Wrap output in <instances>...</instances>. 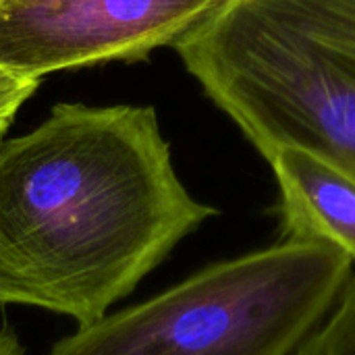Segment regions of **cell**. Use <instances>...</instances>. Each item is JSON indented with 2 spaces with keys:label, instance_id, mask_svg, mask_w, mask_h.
<instances>
[{
  "label": "cell",
  "instance_id": "6da1fadb",
  "mask_svg": "<svg viewBox=\"0 0 355 355\" xmlns=\"http://www.w3.org/2000/svg\"><path fill=\"white\" fill-rule=\"evenodd\" d=\"M214 214L152 106L60 102L0 141V304L89 327Z\"/></svg>",
  "mask_w": 355,
  "mask_h": 355
},
{
  "label": "cell",
  "instance_id": "7a4b0ae2",
  "mask_svg": "<svg viewBox=\"0 0 355 355\" xmlns=\"http://www.w3.org/2000/svg\"><path fill=\"white\" fill-rule=\"evenodd\" d=\"M173 48L260 154L304 148L355 179V0H220Z\"/></svg>",
  "mask_w": 355,
  "mask_h": 355
},
{
  "label": "cell",
  "instance_id": "3957f363",
  "mask_svg": "<svg viewBox=\"0 0 355 355\" xmlns=\"http://www.w3.org/2000/svg\"><path fill=\"white\" fill-rule=\"evenodd\" d=\"M352 268L333 245L279 241L79 327L48 355H291L335 308Z\"/></svg>",
  "mask_w": 355,
  "mask_h": 355
},
{
  "label": "cell",
  "instance_id": "277c9868",
  "mask_svg": "<svg viewBox=\"0 0 355 355\" xmlns=\"http://www.w3.org/2000/svg\"><path fill=\"white\" fill-rule=\"evenodd\" d=\"M220 0H52L0 8V64L42 79L173 46Z\"/></svg>",
  "mask_w": 355,
  "mask_h": 355
},
{
  "label": "cell",
  "instance_id": "5b68a950",
  "mask_svg": "<svg viewBox=\"0 0 355 355\" xmlns=\"http://www.w3.org/2000/svg\"><path fill=\"white\" fill-rule=\"evenodd\" d=\"M270 164L279 200L275 216L281 241H318L355 264V179L333 162L295 146L262 154Z\"/></svg>",
  "mask_w": 355,
  "mask_h": 355
},
{
  "label": "cell",
  "instance_id": "8992f818",
  "mask_svg": "<svg viewBox=\"0 0 355 355\" xmlns=\"http://www.w3.org/2000/svg\"><path fill=\"white\" fill-rule=\"evenodd\" d=\"M293 355H355V272L335 310L320 322Z\"/></svg>",
  "mask_w": 355,
  "mask_h": 355
},
{
  "label": "cell",
  "instance_id": "52a82bcc",
  "mask_svg": "<svg viewBox=\"0 0 355 355\" xmlns=\"http://www.w3.org/2000/svg\"><path fill=\"white\" fill-rule=\"evenodd\" d=\"M40 79L19 75L0 64V137L10 127L21 106L35 94Z\"/></svg>",
  "mask_w": 355,
  "mask_h": 355
},
{
  "label": "cell",
  "instance_id": "ba28073f",
  "mask_svg": "<svg viewBox=\"0 0 355 355\" xmlns=\"http://www.w3.org/2000/svg\"><path fill=\"white\" fill-rule=\"evenodd\" d=\"M37 2H52V0H0V8L19 6V4H37Z\"/></svg>",
  "mask_w": 355,
  "mask_h": 355
}]
</instances>
